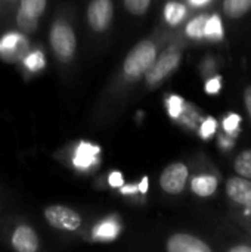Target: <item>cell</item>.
<instances>
[{"label":"cell","instance_id":"1","mask_svg":"<svg viewBox=\"0 0 251 252\" xmlns=\"http://www.w3.org/2000/svg\"><path fill=\"white\" fill-rule=\"evenodd\" d=\"M166 34L161 31L152 32L139 40L124 56L120 66L108 81L93 109V126H107L118 115L124 103L132 97V92L142 81L146 71L151 68L158 53L163 50Z\"/></svg>","mask_w":251,"mask_h":252},{"label":"cell","instance_id":"2","mask_svg":"<svg viewBox=\"0 0 251 252\" xmlns=\"http://www.w3.org/2000/svg\"><path fill=\"white\" fill-rule=\"evenodd\" d=\"M78 15L72 4L56 7L47 30V46L59 72L71 74L78 58Z\"/></svg>","mask_w":251,"mask_h":252},{"label":"cell","instance_id":"3","mask_svg":"<svg viewBox=\"0 0 251 252\" xmlns=\"http://www.w3.org/2000/svg\"><path fill=\"white\" fill-rule=\"evenodd\" d=\"M83 19L93 43L108 40L115 21V0H87Z\"/></svg>","mask_w":251,"mask_h":252},{"label":"cell","instance_id":"4","mask_svg":"<svg viewBox=\"0 0 251 252\" xmlns=\"http://www.w3.org/2000/svg\"><path fill=\"white\" fill-rule=\"evenodd\" d=\"M182 55H183V50L179 43H172L164 50H161L141 81L142 90L143 92L154 90L160 84H163L179 68L182 62Z\"/></svg>","mask_w":251,"mask_h":252},{"label":"cell","instance_id":"5","mask_svg":"<svg viewBox=\"0 0 251 252\" xmlns=\"http://www.w3.org/2000/svg\"><path fill=\"white\" fill-rule=\"evenodd\" d=\"M49 4L50 0H18L7 21L16 31L25 35L36 34L47 13Z\"/></svg>","mask_w":251,"mask_h":252},{"label":"cell","instance_id":"6","mask_svg":"<svg viewBox=\"0 0 251 252\" xmlns=\"http://www.w3.org/2000/svg\"><path fill=\"white\" fill-rule=\"evenodd\" d=\"M43 217L52 229L68 235L78 233L84 223L83 216L78 211L61 204L47 205L43 210Z\"/></svg>","mask_w":251,"mask_h":252},{"label":"cell","instance_id":"7","mask_svg":"<svg viewBox=\"0 0 251 252\" xmlns=\"http://www.w3.org/2000/svg\"><path fill=\"white\" fill-rule=\"evenodd\" d=\"M7 244L16 252H37L41 241L36 229L25 221H15L7 230Z\"/></svg>","mask_w":251,"mask_h":252},{"label":"cell","instance_id":"8","mask_svg":"<svg viewBox=\"0 0 251 252\" xmlns=\"http://www.w3.org/2000/svg\"><path fill=\"white\" fill-rule=\"evenodd\" d=\"M189 168L183 162L169 164L160 174V188L169 195H179L188 183Z\"/></svg>","mask_w":251,"mask_h":252},{"label":"cell","instance_id":"9","mask_svg":"<svg viewBox=\"0 0 251 252\" xmlns=\"http://www.w3.org/2000/svg\"><path fill=\"white\" fill-rule=\"evenodd\" d=\"M98 148L90 143H78L67 149V158L71 162V167L75 170H89L96 164Z\"/></svg>","mask_w":251,"mask_h":252},{"label":"cell","instance_id":"10","mask_svg":"<svg viewBox=\"0 0 251 252\" xmlns=\"http://www.w3.org/2000/svg\"><path fill=\"white\" fill-rule=\"evenodd\" d=\"M166 250L169 252H210L212 248L204 244L200 238L188 233H176L170 236L166 242Z\"/></svg>","mask_w":251,"mask_h":252},{"label":"cell","instance_id":"11","mask_svg":"<svg viewBox=\"0 0 251 252\" xmlns=\"http://www.w3.org/2000/svg\"><path fill=\"white\" fill-rule=\"evenodd\" d=\"M121 232V223L117 216H109L99 220L92 229V239L95 242H111L118 238Z\"/></svg>","mask_w":251,"mask_h":252},{"label":"cell","instance_id":"12","mask_svg":"<svg viewBox=\"0 0 251 252\" xmlns=\"http://www.w3.org/2000/svg\"><path fill=\"white\" fill-rule=\"evenodd\" d=\"M226 193L232 201L241 205H251V182L246 177L229 179L226 183Z\"/></svg>","mask_w":251,"mask_h":252},{"label":"cell","instance_id":"13","mask_svg":"<svg viewBox=\"0 0 251 252\" xmlns=\"http://www.w3.org/2000/svg\"><path fill=\"white\" fill-rule=\"evenodd\" d=\"M217 189V179L210 174H200L191 180V190L203 198L212 196Z\"/></svg>","mask_w":251,"mask_h":252},{"label":"cell","instance_id":"14","mask_svg":"<svg viewBox=\"0 0 251 252\" xmlns=\"http://www.w3.org/2000/svg\"><path fill=\"white\" fill-rule=\"evenodd\" d=\"M186 15H188V7H186L185 3H180V1H176V0H170L164 6L163 16H164V22L167 24V27L179 25L185 19Z\"/></svg>","mask_w":251,"mask_h":252},{"label":"cell","instance_id":"15","mask_svg":"<svg viewBox=\"0 0 251 252\" xmlns=\"http://www.w3.org/2000/svg\"><path fill=\"white\" fill-rule=\"evenodd\" d=\"M19 62L24 66V71L27 74H37L46 65L44 53H43L41 49H37V47L36 49H30Z\"/></svg>","mask_w":251,"mask_h":252},{"label":"cell","instance_id":"16","mask_svg":"<svg viewBox=\"0 0 251 252\" xmlns=\"http://www.w3.org/2000/svg\"><path fill=\"white\" fill-rule=\"evenodd\" d=\"M209 15H198L195 18H192L186 27H185V34L188 38L192 40H203L206 38L204 31H206V22H207Z\"/></svg>","mask_w":251,"mask_h":252},{"label":"cell","instance_id":"17","mask_svg":"<svg viewBox=\"0 0 251 252\" xmlns=\"http://www.w3.org/2000/svg\"><path fill=\"white\" fill-rule=\"evenodd\" d=\"M251 9V0H223V12L229 18H240Z\"/></svg>","mask_w":251,"mask_h":252},{"label":"cell","instance_id":"18","mask_svg":"<svg viewBox=\"0 0 251 252\" xmlns=\"http://www.w3.org/2000/svg\"><path fill=\"white\" fill-rule=\"evenodd\" d=\"M204 35H206V38L213 40V41L223 38V22L219 15H212L207 18Z\"/></svg>","mask_w":251,"mask_h":252},{"label":"cell","instance_id":"19","mask_svg":"<svg viewBox=\"0 0 251 252\" xmlns=\"http://www.w3.org/2000/svg\"><path fill=\"white\" fill-rule=\"evenodd\" d=\"M121 3L132 16H145L151 6V0H121Z\"/></svg>","mask_w":251,"mask_h":252},{"label":"cell","instance_id":"20","mask_svg":"<svg viewBox=\"0 0 251 252\" xmlns=\"http://www.w3.org/2000/svg\"><path fill=\"white\" fill-rule=\"evenodd\" d=\"M235 171L241 176L251 180V149L241 152L235 159Z\"/></svg>","mask_w":251,"mask_h":252},{"label":"cell","instance_id":"21","mask_svg":"<svg viewBox=\"0 0 251 252\" xmlns=\"http://www.w3.org/2000/svg\"><path fill=\"white\" fill-rule=\"evenodd\" d=\"M166 106H167L169 115H170L173 120H178L179 115H180L182 111H183L185 102H183V99H182L180 96L172 94V96H169V99L166 100Z\"/></svg>","mask_w":251,"mask_h":252},{"label":"cell","instance_id":"22","mask_svg":"<svg viewBox=\"0 0 251 252\" xmlns=\"http://www.w3.org/2000/svg\"><path fill=\"white\" fill-rule=\"evenodd\" d=\"M216 127H217V123L213 117H209L206 118L203 123H201V127H200V133H201V137L203 139H210L215 131H216Z\"/></svg>","mask_w":251,"mask_h":252},{"label":"cell","instance_id":"23","mask_svg":"<svg viewBox=\"0 0 251 252\" xmlns=\"http://www.w3.org/2000/svg\"><path fill=\"white\" fill-rule=\"evenodd\" d=\"M105 180H107V188L108 189H114L117 190L118 188H121L124 185V179H123V174L120 171H111L105 176Z\"/></svg>","mask_w":251,"mask_h":252},{"label":"cell","instance_id":"24","mask_svg":"<svg viewBox=\"0 0 251 252\" xmlns=\"http://www.w3.org/2000/svg\"><path fill=\"white\" fill-rule=\"evenodd\" d=\"M240 123H241V117H240L238 114H229V115L223 120V128H225L226 133L232 134V133L237 131Z\"/></svg>","mask_w":251,"mask_h":252},{"label":"cell","instance_id":"25","mask_svg":"<svg viewBox=\"0 0 251 252\" xmlns=\"http://www.w3.org/2000/svg\"><path fill=\"white\" fill-rule=\"evenodd\" d=\"M18 0H0V22L7 21Z\"/></svg>","mask_w":251,"mask_h":252},{"label":"cell","instance_id":"26","mask_svg":"<svg viewBox=\"0 0 251 252\" xmlns=\"http://www.w3.org/2000/svg\"><path fill=\"white\" fill-rule=\"evenodd\" d=\"M220 89H222V80H220V77H213V78L207 80V83H206V92L209 94H216V93L220 92Z\"/></svg>","mask_w":251,"mask_h":252},{"label":"cell","instance_id":"27","mask_svg":"<svg viewBox=\"0 0 251 252\" xmlns=\"http://www.w3.org/2000/svg\"><path fill=\"white\" fill-rule=\"evenodd\" d=\"M244 103H246V108L251 117V86H249L244 92Z\"/></svg>","mask_w":251,"mask_h":252},{"label":"cell","instance_id":"28","mask_svg":"<svg viewBox=\"0 0 251 252\" xmlns=\"http://www.w3.org/2000/svg\"><path fill=\"white\" fill-rule=\"evenodd\" d=\"M186 1H188V4L192 6V7H203V6L209 4L212 0H186Z\"/></svg>","mask_w":251,"mask_h":252},{"label":"cell","instance_id":"29","mask_svg":"<svg viewBox=\"0 0 251 252\" xmlns=\"http://www.w3.org/2000/svg\"><path fill=\"white\" fill-rule=\"evenodd\" d=\"M231 252H251V247H247V245L234 247V248H231Z\"/></svg>","mask_w":251,"mask_h":252}]
</instances>
